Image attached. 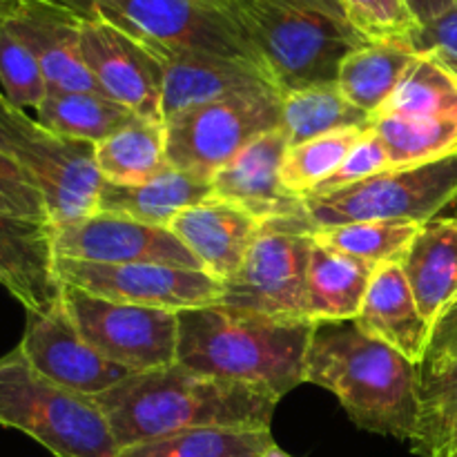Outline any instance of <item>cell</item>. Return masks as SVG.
<instances>
[{
	"label": "cell",
	"mask_w": 457,
	"mask_h": 457,
	"mask_svg": "<svg viewBox=\"0 0 457 457\" xmlns=\"http://www.w3.org/2000/svg\"><path fill=\"white\" fill-rule=\"evenodd\" d=\"M80 56L105 96L129 107L138 119L163 123V65L150 47L83 0L79 22Z\"/></svg>",
	"instance_id": "cell-12"
},
{
	"label": "cell",
	"mask_w": 457,
	"mask_h": 457,
	"mask_svg": "<svg viewBox=\"0 0 457 457\" xmlns=\"http://www.w3.org/2000/svg\"><path fill=\"white\" fill-rule=\"evenodd\" d=\"M455 299H457V297H455Z\"/></svg>",
	"instance_id": "cell-44"
},
{
	"label": "cell",
	"mask_w": 457,
	"mask_h": 457,
	"mask_svg": "<svg viewBox=\"0 0 457 457\" xmlns=\"http://www.w3.org/2000/svg\"><path fill=\"white\" fill-rule=\"evenodd\" d=\"M400 266L420 312L433 326L457 297V214L422 223Z\"/></svg>",
	"instance_id": "cell-21"
},
{
	"label": "cell",
	"mask_w": 457,
	"mask_h": 457,
	"mask_svg": "<svg viewBox=\"0 0 457 457\" xmlns=\"http://www.w3.org/2000/svg\"><path fill=\"white\" fill-rule=\"evenodd\" d=\"M457 0H406L409 9L413 12V16L418 18L420 25H427L428 21L437 18L440 13H445L446 9L453 7Z\"/></svg>",
	"instance_id": "cell-40"
},
{
	"label": "cell",
	"mask_w": 457,
	"mask_h": 457,
	"mask_svg": "<svg viewBox=\"0 0 457 457\" xmlns=\"http://www.w3.org/2000/svg\"><path fill=\"white\" fill-rule=\"evenodd\" d=\"M418 366L355 321L317 324L303 384L326 388L361 431L409 442L418 422Z\"/></svg>",
	"instance_id": "cell-3"
},
{
	"label": "cell",
	"mask_w": 457,
	"mask_h": 457,
	"mask_svg": "<svg viewBox=\"0 0 457 457\" xmlns=\"http://www.w3.org/2000/svg\"><path fill=\"white\" fill-rule=\"evenodd\" d=\"M89 3L103 16L138 38L165 47L248 62L272 76L263 56L241 29L239 22L212 4L201 0H89Z\"/></svg>",
	"instance_id": "cell-11"
},
{
	"label": "cell",
	"mask_w": 457,
	"mask_h": 457,
	"mask_svg": "<svg viewBox=\"0 0 457 457\" xmlns=\"http://www.w3.org/2000/svg\"><path fill=\"white\" fill-rule=\"evenodd\" d=\"M312 230L355 221L427 223L457 205V154L415 168L386 170L324 196H303Z\"/></svg>",
	"instance_id": "cell-7"
},
{
	"label": "cell",
	"mask_w": 457,
	"mask_h": 457,
	"mask_svg": "<svg viewBox=\"0 0 457 457\" xmlns=\"http://www.w3.org/2000/svg\"><path fill=\"white\" fill-rule=\"evenodd\" d=\"M379 263L312 244L306 315L312 324L355 321Z\"/></svg>",
	"instance_id": "cell-22"
},
{
	"label": "cell",
	"mask_w": 457,
	"mask_h": 457,
	"mask_svg": "<svg viewBox=\"0 0 457 457\" xmlns=\"http://www.w3.org/2000/svg\"><path fill=\"white\" fill-rule=\"evenodd\" d=\"M369 123L391 156V170L415 168L457 154V119L373 114Z\"/></svg>",
	"instance_id": "cell-29"
},
{
	"label": "cell",
	"mask_w": 457,
	"mask_h": 457,
	"mask_svg": "<svg viewBox=\"0 0 457 457\" xmlns=\"http://www.w3.org/2000/svg\"><path fill=\"white\" fill-rule=\"evenodd\" d=\"M288 141L279 128L262 134L223 165L210 181L212 196L239 205L262 223L303 219L302 199L281 186V161Z\"/></svg>",
	"instance_id": "cell-17"
},
{
	"label": "cell",
	"mask_w": 457,
	"mask_h": 457,
	"mask_svg": "<svg viewBox=\"0 0 457 457\" xmlns=\"http://www.w3.org/2000/svg\"><path fill=\"white\" fill-rule=\"evenodd\" d=\"M427 355L449 357L457 361V299L433 321Z\"/></svg>",
	"instance_id": "cell-39"
},
{
	"label": "cell",
	"mask_w": 457,
	"mask_h": 457,
	"mask_svg": "<svg viewBox=\"0 0 457 457\" xmlns=\"http://www.w3.org/2000/svg\"><path fill=\"white\" fill-rule=\"evenodd\" d=\"M317 324L212 303L179 312L177 361L212 378L250 384L281 400L303 384Z\"/></svg>",
	"instance_id": "cell-2"
},
{
	"label": "cell",
	"mask_w": 457,
	"mask_h": 457,
	"mask_svg": "<svg viewBox=\"0 0 457 457\" xmlns=\"http://www.w3.org/2000/svg\"><path fill=\"white\" fill-rule=\"evenodd\" d=\"M36 119L62 137L96 145L132 123L137 114L105 94L47 89L36 107Z\"/></svg>",
	"instance_id": "cell-26"
},
{
	"label": "cell",
	"mask_w": 457,
	"mask_h": 457,
	"mask_svg": "<svg viewBox=\"0 0 457 457\" xmlns=\"http://www.w3.org/2000/svg\"><path fill=\"white\" fill-rule=\"evenodd\" d=\"M56 257L89 263H159L204 270L199 259L165 226L96 212L52 226ZM205 272V270H204Z\"/></svg>",
	"instance_id": "cell-14"
},
{
	"label": "cell",
	"mask_w": 457,
	"mask_h": 457,
	"mask_svg": "<svg viewBox=\"0 0 457 457\" xmlns=\"http://www.w3.org/2000/svg\"><path fill=\"white\" fill-rule=\"evenodd\" d=\"M312 232L306 217L263 223L239 270L223 281L219 303L277 320H308Z\"/></svg>",
	"instance_id": "cell-8"
},
{
	"label": "cell",
	"mask_w": 457,
	"mask_h": 457,
	"mask_svg": "<svg viewBox=\"0 0 457 457\" xmlns=\"http://www.w3.org/2000/svg\"><path fill=\"white\" fill-rule=\"evenodd\" d=\"M348 25L366 43L400 45L413 49L415 34L420 29L418 18L406 0H337Z\"/></svg>",
	"instance_id": "cell-34"
},
{
	"label": "cell",
	"mask_w": 457,
	"mask_h": 457,
	"mask_svg": "<svg viewBox=\"0 0 457 457\" xmlns=\"http://www.w3.org/2000/svg\"><path fill=\"white\" fill-rule=\"evenodd\" d=\"M235 21L281 92L337 83L344 58L366 45L344 18L297 0H241Z\"/></svg>",
	"instance_id": "cell-4"
},
{
	"label": "cell",
	"mask_w": 457,
	"mask_h": 457,
	"mask_svg": "<svg viewBox=\"0 0 457 457\" xmlns=\"http://www.w3.org/2000/svg\"><path fill=\"white\" fill-rule=\"evenodd\" d=\"M418 54L400 45L366 43L344 58L337 74L339 92L369 116L382 110Z\"/></svg>",
	"instance_id": "cell-27"
},
{
	"label": "cell",
	"mask_w": 457,
	"mask_h": 457,
	"mask_svg": "<svg viewBox=\"0 0 457 457\" xmlns=\"http://www.w3.org/2000/svg\"><path fill=\"white\" fill-rule=\"evenodd\" d=\"M366 128L369 125L337 129V132L324 134V137L288 147L284 161H281V186H284V190L297 199L315 190L342 165V161L346 159L351 147L360 141Z\"/></svg>",
	"instance_id": "cell-33"
},
{
	"label": "cell",
	"mask_w": 457,
	"mask_h": 457,
	"mask_svg": "<svg viewBox=\"0 0 457 457\" xmlns=\"http://www.w3.org/2000/svg\"><path fill=\"white\" fill-rule=\"evenodd\" d=\"M0 427L25 433L56 457L119 455L94 397L43 378L18 346L0 357Z\"/></svg>",
	"instance_id": "cell-5"
},
{
	"label": "cell",
	"mask_w": 457,
	"mask_h": 457,
	"mask_svg": "<svg viewBox=\"0 0 457 457\" xmlns=\"http://www.w3.org/2000/svg\"><path fill=\"white\" fill-rule=\"evenodd\" d=\"M0 147L40 190L52 226L96 214L103 177L94 143L45 128L0 94Z\"/></svg>",
	"instance_id": "cell-6"
},
{
	"label": "cell",
	"mask_w": 457,
	"mask_h": 457,
	"mask_svg": "<svg viewBox=\"0 0 457 457\" xmlns=\"http://www.w3.org/2000/svg\"><path fill=\"white\" fill-rule=\"evenodd\" d=\"M279 123V92L190 107L163 120L168 163L210 181L245 145Z\"/></svg>",
	"instance_id": "cell-9"
},
{
	"label": "cell",
	"mask_w": 457,
	"mask_h": 457,
	"mask_svg": "<svg viewBox=\"0 0 457 457\" xmlns=\"http://www.w3.org/2000/svg\"><path fill=\"white\" fill-rule=\"evenodd\" d=\"M370 116L346 101L337 83L281 92V123L288 147L346 128L369 125Z\"/></svg>",
	"instance_id": "cell-28"
},
{
	"label": "cell",
	"mask_w": 457,
	"mask_h": 457,
	"mask_svg": "<svg viewBox=\"0 0 457 457\" xmlns=\"http://www.w3.org/2000/svg\"><path fill=\"white\" fill-rule=\"evenodd\" d=\"M297 3L311 4V7H315V9H321V12L330 13V16L344 18V13H342V9H339L337 0H297ZM344 21H346V18H344Z\"/></svg>",
	"instance_id": "cell-41"
},
{
	"label": "cell",
	"mask_w": 457,
	"mask_h": 457,
	"mask_svg": "<svg viewBox=\"0 0 457 457\" xmlns=\"http://www.w3.org/2000/svg\"><path fill=\"white\" fill-rule=\"evenodd\" d=\"M422 223L413 221H355L320 228L312 232L317 244L373 263H402Z\"/></svg>",
	"instance_id": "cell-32"
},
{
	"label": "cell",
	"mask_w": 457,
	"mask_h": 457,
	"mask_svg": "<svg viewBox=\"0 0 457 457\" xmlns=\"http://www.w3.org/2000/svg\"><path fill=\"white\" fill-rule=\"evenodd\" d=\"M386 170H391V156H388L382 138L378 137V132H375L369 123V128L364 129L360 141L351 147V152H348L346 159L342 161V165H339L324 183H320L315 190L308 192L306 196L330 195V192L351 187L355 186V183H361L366 181V179L375 177V174L386 172Z\"/></svg>",
	"instance_id": "cell-36"
},
{
	"label": "cell",
	"mask_w": 457,
	"mask_h": 457,
	"mask_svg": "<svg viewBox=\"0 0 457 457\" xmlns=\"http://www.w3.org/2000/svg\"><path fill=\"white\" fill-rule=\"evenodd\" d=\"M47 80L34 54L0 22V94L21 110H36L47 96Z\"/></svg>",
	"instance_id": "cell-35"
},
{
	"label": "cell",
	"mask_w": 457,
	"mask_h": 457,
	"mask_svg": "<svg viewBox=\"0 0 457 457\" xmlns=\"http://www.w3.org/2000/svg\"><path fill=\"white\" fill-rule=\"evenodd\" d=\"M61 284L74 286L96 297L137 306L181 312L219 303L223 281L204 270L159 266V263H89L56 257Z\"/></svg>",
	"instance_id": "cell-13"
},
{
	"label": "cell",
	"mask_w": 457,
	"mask_h": 457,
	"mask_svg": "<svg viewBox=\"0 0 457 457\" xmlns=\"http://www.w3.org/2000/svg\"><path fill=\"white\" fill-rule=\"evenodd\" d=\"M0 214L52 226L40 190L3 147H0Z\"/></svg>",
	"instance_id": "cell-37"
},
{
	"label": "cell",
	"mask_w": 457,
	"mask_h": 457,
	"mask_svg": "<svg viewBox=\"0 0 457 457\" xmlns=\"http://www.w3.org/2000/svg\"><path fill=\"white\" fill-rule=\"evenodd\" d=\"M375 114L457 119V79L436 58L418 54L395 92Z\"/></svg>",
	"instance_id": "cell-31"
},
{
	"label": "cell",
	"mask_w": 457,
	"mask_h": 457,
	"mask_svg": "<svg viewBox=\"0 0 457 457\" xmlns=\"http://www.w3.org/2000/svg\"><path fill=\"white\" fill-rule=\"evenodd\" d=\"M18 348L43 378L87 397H96L132 373L85 342L62 299L45 312H27Z\"/></svg>",
	"instance_id": "cell-15"
},
{
	"label": "cell",
	"mask_w": 457,
	"mask_h": 457,
	"mask_svg": "<svg viewBox=\"0 0 457 457\" xmlns=\"http://www.w3.org/2000/svg\"><path fill=\"white\" fill-rule=\"evenodd\" d=\"M119 449L190 428H270L279 397L183 364L129 373L94 397Z\"/></svg>",
	"instance_id": "cell-1"
},
{
	"label": "cell",
	"mask_w": 457,
	"mask_h": 457,
	"mask_svg": "<svg viewBox=\"0 0 457 457\" xmlns=\"http://www.w3.org/2000/svg\"><path fill=\"white\" fill-rule=\"evenodd\" d=\"M275 445L270 428H190L125 446L116 457H257Z\"/></svg>",
	"instance_id": "cell-30"
},
{
	"label": "cell",
	"mask_w": 457,
	"mask_h": 457,
	"mask_svg": "<svg viewBox=\"0 0 457 457\" xmlns=\"http://www.w3.org/2000/svg\"><path fill=\"white\" fill-rule=\"evenodd\" d=\"M61 299L85 342L105 360L132 373L177 364L179 312L112 302L65 284Z\"/></svg>",
	"instance_id": "cell-10"
},
{
	"label": "cell",
	"mask_w": 457,
	"mask_h": 457,
	"mask_svg": "<svg viewBox=\"0 0 457 457\" xmlns=\"http://www.w3.org/2000/svg\"><path fill=\"white\" fill-rule=\"evenodd\" d=\"M138 38V36H137ZM163 65V120L190 107L237 96L279 92V85L259 67L210 54L165 47L141 38Z\"/></svg>",
	"instance_id": "cell-16"
},
{
	"label": "cell",
	"mask_w": 457,
	"mask_h": 457,
	"mask_svg": "<svg viewBox=\"0 0 457 457\" xmlns=\"http://www.w3.org/2000/svg\"><path fill=\"white\" fill-rule=\"evenodd\" d=\"M201 3L212 4V7L221 9V12L230 13V16L235 18V12H237V7H239V4H241V0H201Z\"/></svg>",
	"instance_id": "cell-42"
},
{
	"label": "cell",
	"mask_w": 457,
	"mask_h": 457,
	"mask_svg": "<svg viewBox=\"0 0 457 457\" xmlns=\"http://www.w3.org/2000/svg\"><path fill=\"white\" fill-rule=\"evenodd\" d=\"M52 226L0 214V286L27 312H45L61 299Z\"/></svg>",
	"instance_id": "cell-19"
},
{
	"label": "cell",
	"mask_w": 457,
	"mask_h": 457,
	"mask_svg": "<svg viewBox=\"0 0 457 457\" xmlns=\"http://www.w3.org/2000/svg\"><path fill=\"white\" fill-rule=\"evenodd\" d=\"M418 373V422L409 440L411 453L457 457V361L427 355Z\"/></svg>",
	"instance_id": "cell-24"
},
{
	"label": "cell",
	"mask_w": 457,
	"mask_h": 457,
	"mask_svg": "<svg viewBox=\"0 0 457 457\" xmlns=\"http://www.w3.org/2000/svg\"><path fill=\"white\" fill-rule=\"evenodd\" d=\"M355 324L370 337L395 348L415 366L427 357L431 324L420 312L409 279L397 262L379 263Z\"/></svg>",
	"instance_id": "cell-20"
},
{
	"label": "cell",
	"mask_w": 457,
	"mask_h": 457,
	"mask_svg": "<svg viewBox=\"0 0 457 457\" xmlns=\"http://www.w3.org/2000/svg\"><path fill=\"white\" fill-rule=\"evenodd\" d=\"M263 223L230 201L210 196L172 219L170 230L199 259L214 279L226 281L239 270Z\"/></svg>",
	"instance_id": "cell-18"
},
{
	"label": "cell",
	"mask_w": 457,
	"mask_h": 457,
	"mask_svg": "<svg viewBox=\"0 0 457 457\" xmlns=\"http://www.w3.org/2000/svg\"><path fill=\"white\" fill-rule=\"evenodd\" d=\"M210 196H212V181L170 165L159 177L141 186H114L103 181L96 212L168 228L177 214L192 205L204 204Z\"/></svg>",
	"instance_id": "cell-23"
},
{
	"label": "cell",
	"mask_w": 457,
	"mask_h": 457,
	"mask_svg": "<svg viewBox=\"0 0 457 457\" xmlns=\"http://www.w3.org/2000/svg\"><path fill=\"white\" fill-rule=\"evenodd\" d=\"M411 47L415 54L436 58L457 79V3L427 25H420Z\"/></svg>",
	"instance_id": "cell-38"
},
{
	"label": "cell",
	"mask_w": 457,
	"mask_h": 457,
	"mask_svg": "<svg viewBox=\"0 0 457 457\" xmlns=\"http://www.w3.org/2000/svg\"><path fill=\"white\" fill-rule=\"evenodd\" d=\"M96 165L103 181L141 186L170 168L163 123L134 119L105 141L96 143Z\"/></svg>",
	"instance_id": "cell-25"
},
{
	"label": "cell",
	"mask_w": 457,
	"mask_h": 457,
	"mask_svg": "<svg viewBox=\"0 0 457 457\" xmlns=\"http://www.w3.org/2000/svg\"><path fill=\"white\" fill-rule=\"evenodd\" d=\"M257 457H295V455H290V453H286L284 449H279V446H272V449H268V451H263L262 455H257Z\"/></svg>",
	"instance_id": "cell-43"
}]
</instances>
